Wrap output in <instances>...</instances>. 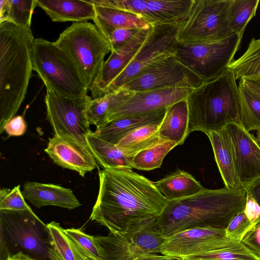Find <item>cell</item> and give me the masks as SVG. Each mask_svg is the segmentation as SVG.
<instances>
[{
    "instance_id": "cell-1",
    "label": "cell",
    "mask_w": 260,
    "mask_h": 260,
    "mask_svg": "<svg viewBox=\"0 0 260 260\" xmlns=\"http://www.w3.org/2000/svg\"><path fill=\"white\" fill-rule=\"evenodd\" d=\"M99 177V193L90 219L113 234H125L156 219L168 202L153 182L132 169H103Z\"/></svg>"
},
{
    "instance_id": "cell-2",
    "label": "cell",
    "mask_w": 260,
    "mask_h": 260,
    "mask_svg": "<svg viewBox=\"0 0 260 260\" xmlns=\"http://www.w3.org/2000/svg\"><path fill=\"white\" fill-rule=\"evenodd\" d=\"M245 188H204L193 196L168 201L156 219L158 231L165 237L193 228H226L232 218L244 210Z\"/></svg>"
},
{
    "instance_id": "cell-3",
    "label": "cell",
    "mask_w": 260,
    "mask_h": 260,
    "mask_svg": "<svg viewBox=\"0 0 260 260\" xmlns=\"http://www.w3.org/2000/svg\"><path fill=\"white\" fill-rule=\"evenodd\" d=\"M31 27L0 22V134L23 103L33 70Z\"/></svg>"
},
{
    "instance_id": "cell-4",
    "label": "cell",
    "mask_w": 260,
    "mask_h": 260,
    "mask_svg": "<svg viewBox=\"0 0 260 260\" xmlns=\"http://www.w3.org/2000/svg\"><path fill=\"white\" fill-rule=\"evenodd\" d=\"M233 71L228 68L216 78L193 89L186 100L189 113V133L206 135L228 123L240 121V96Z\"/></svg>"
},
{
    "instance_id": "cell-5",
    "label": "cell",
    "mask_w": 260,
    "mask_h": 260,
    "mask_svg": "<svg viewBox=\"0 0 260 260\" xmlns=\"http://www.w3.org/2000/svg\"><path fill=\"white\" fill-rule=\"evenodd\" d=\"M1 260L25 254L38 260H60L50 229L31 209L0 210Z\"/></svg>"
},
{
    "instance_id": "cell-6",
    "label": "cell",
    "mask_w": 260,
    "mask_h": 260,
    "mask_svg": "<svg viewBox=\"0 0 260 260\" xmlns=\"http://www.w3.org/2000/svg\"><path fill=\"white\" fill-rule=\"evenodd\" d=\"M33 70L46 87L62 96H85L89 91L71 58L55 42L37 38L31 50Z\"/></svg>"
},
{
    "instance_id": "cell-7",
    "label": "cell",
    "mask_w": 260,
    "mask_h": 260,
    "mask_svg": "<svg viewBox=\"0 0 260 260\" xmlns=\"http://www.w3.org/2000/svg\"><path fill=\"white\" fill-rule=\"evenodd\" d=\"M56 43L71 58L90 91L106 56L112 52L107 38L89 22H74L59 34Z\"/></svg>"
},
{
    "instance_id": "cell-8",
    "label": "cell",
    "mask_w": 260,
    "mask_h": 260,
    "mask_svg": "<svg viewBox=\"0 0 260 260\" xmlns=\"http://www.w3.org/2000/svg\"><path fill=\"white\" fill-rule=\"evenodd\" d=\"M243 36L236 33L223 39L194 44L178 43L174 55L203 82L222 74L233 61Z\"/></svg>"
},
{
    "instance_id": "cell-9",
    "label": "cell",
    "mask_w": 260,
    "mask_h": 260,
    "mask_svg": "<svg viewBox=\"0 0 260 260\" xmlns=\"http://www.w3.org/2000/svg\"><path fill=\"white\" fill-rule=\"evenodd\" d=\"M91 99L88 95L77 98L67 97L46 89V119L55 135L63 140L88 147L87 138L92 131L88 109Z\"/></svg>"
},
{
    "instance_id": "cell-10",
    "label": "cell",
    "mask_w": 260,
    "mask_h": 260,
    "mask_svg": "<svg viewBox=\"0 0 260 260\" xmlns=\"http://www.w3.org/2000/svg\"><path fill=\"white\" fill-rule=\"evenodd\" d=\"M231 0H193L187 18L180 27V43L194 44L219 40L233 33L227 16Z\"/></svg>"
},
{
    "instance_id": "cell-11",
    "label": "cell",
    "mask_w": 260,
    "mask_h": 260,
    "mask_svg": "<svg viewBox=\"0 0 260 260\" xmlns=\"http://www.w3.org/2000/svg\"><path fill=\"white\" fill-rule=\"evenodd\" d=\"M184 21L153 25L143 45L126 68L108 86L104 95L120 89L153 62L174 54L178 33Z\"/></svg>"
},
{
    "instance_id": "cell-12",
    "label": "cell",
    "mask_w": 260,
    "mask_h": 260,
    "mask_svg": "<svg viewBox=\"0 0 260 260\" xmlns=\"http://www.w3.org/2000/svg\"><path fill=\"white\" fill-rule=\"evenodd\" d=\"M203 82L174 54H171L147 66L121 88L133 92L176 88L194 89Z\"/></svg>"
},
{
    "instance_id": "cell-13",
    "label": "cell",
    "mask_w": 260,
    "mask_h": 260,
    "mask_svg": "<svg viewBox=\"0 0 260 260\" xmlns=\"http://www.w3.org/2000/svg\"><path fill=\"white\" fill-rule=\"evenodd\" d=\"M94 6L137 14L151 25L185 21L193 0H89Z\"/></svg>"
},
{
    "instance_id": "cell-14",
    "label": "cell",
    "mask_w": 260,
    "mask_h": 260,
    "mask_svg": "<svg viewBox=\"0 0 260 260\" xmlns=\"http://www.w3.org/2000/svg\"><path fill=\"white\" fill-rule=\"evenodd\" d=\"M234 241L225 237V229L211 226L186 229L167 238L161 254L183 258L228 245Z\"/></svg>"
},
{
    "instance_id": "cell-15",
    "label": "cell",
    "mask_w": 260,
    "mask_h": 260,
    "mask_svg": "<svg viewBox=\"0 0 260 260\" xmlns=\"http://www.w3.org/2000/svg\"><path fill=\"white\" fill-rule=\"evenodd\" d=\"M232 149L237 173L243 188L260 179V147L255 138L240 124L224 126Z\"/></svg>"
},
{
    "instance_id": "cell-16",
    "label": "cell",
    "mask_w": 260,
    "mask_h": 260,
    "mask_svg": "<svg viewBox=\"0 0 260 260\" xmlns=\"http://www.w3.org/2000/svg\"><path fill=\"white\" fill-rule=\"evenodd\" d=\"M193 89L176 88L135 92L131 98L116 109L107 123L116 119L168 108L186 99Z\"/></svg>"
},
{
    "instance_id": "cell-17",
    "label": "cell",
    "mask_w": 260,
    "mask_h": 260,
    "mask_svg": "<svg viewBox=\"0 0 260 260\" xmlns=\"http://www.w3.org/2000/svg\"><path fill=\"white\" fill-rule=\"evenodd\" d=\"M152 26L149 29L140 30L125 44L110 53L90 89L92 99L104 96L108 86L126 68L143 45Z\"/></svg>"
},
{
    "instance_id": "cell-18",
    "label": "cell",
    "mask_w": 260,
    "mask_h": 260,
    "mask_svg": "<svg viewBox=\"0 0 260 260\" xmlns=\"http://www.w3.org/2000/svg\"><path fill=\"white\" fill-rule=\"evenodd\" d=\"M44 151L54 163L76 171L82 177L98 167L88 147L63 140L56 135L49 139Z\"/></svg>"
},
{
    "instance_id": "cell-19",
    "label": "cell",
    "mask_w": 260,
    "mask_h": 260,
    "mask_svg": "<svg viewBox=\"0 0 260 260\" xmlns=\"http://www.w3.org/2000/svg\"><path fill=\"white\" fill-rule=\"evenodd\" d=\"M22 192L24 199L38 208L54 206L72 210L81 205L71 189L58 185L27 181Z\"/></svg>"
},
{
    "instance_id": "cell-20",
    "label": "cell",
    "mask_w": 260,
    "mask_h": 260,
    "mask_svg": "<svg viewBox=\"0 0 260 260\" xmlns=\"http://www.w3.org/2000/svg\"><path fill=\"white\" fill-rule=\"evenodd\" d=\"M104 260H182V258L147 252L122 234L94 236Z\"/></svg>"
},
{
    "instance_id": "cell-21",
    "label": "cell",
    "mask_w": 260,
    "mask_h": 260,
    "mask_svg": "<svg viewBox=\"0 0 260 260\" xmlns=\"http://www.w3.org/2000/svg\"><path fill=\"white\" fill-rule=\"evenodd\" d=\"M167 108L116 119L96 128L93 133L100 139L116 145L122 138L136 128L149 124L160 123Z\"/></svg>"
},
{
    "instance_id": "cell-22",
    "label": "cell",
    "mask_w": 260,
    "mask_h": 260,
    "mask_svg": "<svg viewBox=\"0 0 260 260\" xmlns=\"http://www.w3.org/2000/svg\"><path fill=\"white\" fill-rule=\"evenodd\" d=\"M36 1L37 7L53 22H87L95 16L94 6L88 0Z\"/></svg>"
},
{
    "instance_id": "cell-23",
    "label": "cell",
    "mask_w": 260,
    "mask_h": 260,
    "mask_svg": "<svg viewBox=\"0 0 260 260\" xmlns=\"http://www.w3.org/2000/svg\"><path fill=\"white\" fill-rule=\"evenodd\" d=\"M206 135L212 147L215 160L225 188L232 190L243 188L237 173L233 153L225 128L209 132Z\"/></svg>"
},
{
    "instance_id": "cell-24",
    "label": "cell",
    "mask_w": 260,
    "mask_h": 260,
    "mask_svg": "<svg viewBox=\"0 0 260 260\" xmlns=\"http://www.w3.org/2000/svg\"><path fill=\"white\" fill-rule=\"evenodd\" d=\"M94 6L95 16L93 21L107 39L111 31L116 28L143 29L152 26L137 14L111 8Z\"/></svg>"
},
{
    "instance_id": "cell-25",
    "label": "cell",
    "mask_w": 260,
    "mask_h": 260,
    "mask_svg": "<svg viewBox=\"0 0 260 260\" xmlns=\"http://www.w3.org/2000/svg\"><path fill=\"white\" fill-rule=\"evenodd\" d=\"M189 133V113L186 99L178 101L167 108L158 129L159 138L182 145Z\"/></svg>"
},
{
    "instance_id": "cell-26",
    "label": "cell",
    "mask_w": 260,
    "mask_h": 260,
    "mask_svg": "<svg viewBox=\"0 0 260 260\" xmlns=\"http://www.w3.org/2000/svg\"><path fill=\"white\" fill-rule=\"evenodd\" d=\"M87 141L90 151L104 169L133 168L134 154L100 139L93 132Z\"/></svg>"
},
{
    "instance_id": "cell-27",
    "label": "cell",
    "mask_w": 260,
    "mask_h": 260,
    "mask_svg": "<svg viewBox=\"0 0 260 260\" xmlns=\"http://www.w3.org/2000/svg\"><path fill=\"white\" fill-rule=\"evenodd\" d=\"M154 183L158 190L168 201L193 196L204 188L193 176L180 169H177Z\"/></svg>"
},
{
    "instance_id": "cell-28",
    "label": "cell",
    "mask_w": 260,
    "mask_h": 260,
    "mask_svg": "<svg viewBox=\"0 0 260 260\" xmlns=\"http://www.w3.org/2000/svg\"><path fill=\"white\" fill-rule=\"evenodd\" d=\"M134 93L121 88L102 98L91 99L88 109L90 125H94L96 128H99L106 124L116 109L131 98Z\"/></svg>"
},
{
    "instance_id": "cell-29",
    "label": "cell",
    "mask_w": 260,
    "mask_h": 260,
    "mask_svg": "<svg viewBox=\"0 0 260 260\" xmlns=\"http://www.w3.org/2000/svg\"><path fill=\"white\" fill-rule=\"evenodd\" d=\"M145 251L161 254V248L167 237L157 230L156 219L138 225L122 234Z\"/></svg>"
},
{
    "instance_id": "cell-30",
    "label": "cell",
    "mask_w": 260,
    "mask_h": 260,
    "mask_svg": "<svg viewBox=\"0 0 260 260\" xmlns=\"http://www.w3.org/2000/svg\"><path fill=\"white\" fill-rule=\"evenodd\" d=\"M240 124L250 132L260 129V99L240 80Z\"/></svg>"
},
{
    "instance_id": "cell-31",
    "label": "cell",
    "mask_w": 260,
    "mask_h": 260,
    "mask_svg": "<svg viewBox=\"0 0 260 260\" xmlns=\"http://www.w3.org/2000/svg\"><path fill=\"white\" fill-rule=\"evenodd\" d=\"M236 80L242 78L260 79V38H253L246 51L229 65Z\"/></svg>"
},
{
    "instance_id": "cell-32",
    "label": "cell",
    "mask_w": 260,
    "mask_h": 260,
    "mask_svg": "<svg viewBox=\"0 0 260 260\" xmlns=\"http://www.w3.org/2000/svg\"><path fill=\"white\" fill-rule=\"evenodd\" d=\"M36 0L0 1V22H11L19 26L30 27Z\"/></svg>"
},
{
    "instance_id": "cell-33",
    "label": "cell",
    "mask_w": 260,
    "mask_h": 260,
    "mask_svg": "<svg viewBox=\"0 0 260 260\" xmlns=\"http://www.w3.org/2000/svg\"><path fill=\"white\" fill-rule=\"evenodd\" d=\"M160 123L149 124L135 129L122 138L116 146L136 155L140 151L159 141Z\"/></svg>"
},
{
    "instance_id": "cell-34",
    "label": "cell",
    "mask_w": 260,
    "mask_h": 260,
    "mask_svg": "<svg viewBox=\"0 0 260 260\" xmlns=\"http://www.w3.org/2000/svg\"><path fill=\"white\" fill-rule=\"evenodd\" d=\"M177 146L174 142L160 139L155 144L136 154L133 159V168L142 171L159 168L165 156Z\"/></svg>"
},
{
    "instance_id": "cell-35",
    "label": "cell",
    "mask_w": 260,
    "mask_h": 260,
    "mask_svg": "<svg viewBox=\"0 0 260 260\" xmlns=\"http://www.w3.org/2000/svg\"><path fill=\"white\" fill-rule=\"evenodd\" d=\"M259 0H231L227 19L233 33L243 36L249 21L255 15Z\"/></svg>"
},
{
    "instance_id": "cell-36",
    "label": "cell",
    "mask_w": 260,
    "mask_h": 260,
    "mask_svg": "<svg viewBox=\"0 0 260 260\" xmlns=\"http://www.w3.org/2000/svg\"><path fill=\"white\" fill-rule=\"evenodd\" d=\"M182 260H260V258L241 242L234 241L222 247L183 257Z\"/></svg>"
},
{
    "instance_id": "cell-37",
    "label": "cell",
    "mask_w": 260,
    "mask_h": 260,
    "mask_svg": "<svg viewBox=\"0 0 260 260\" xmlns=\"http://www.w3.org/2000/svg\"><path fill=\"white\" fill-rule=\"evenodd\" d=\"M47 224L54 248L60 260H86L75 242L59 223L51 221Z\"/></svg>"
},
{
    "instance_id": "cell-38",
    "label": "cell",
    "mask_w": 260,
    "mask_h": 260,
    "mask_svg": "<svg viewBox=\"0 0 260 260\" xmlns=\"http://www.w3.org/2000/svg\"><path fill=\"white\" fill-rule=\"evenodd\" d=\"M65 230L85 257L90 260H104L102 249L94 236L87 235L78 229L71 228Z\"/></svg>"
},
{
    "instance_id": "cell-39",
    "label": "cell",
    "mask_w": 260,
    "mask_h": 260,
    "mask_svg": "<svg viewBox=\"0 0 260 260\" xmlns=\"http://www.w3.org/2000/svg\"><path fill=\"white\" fill-rule=\"evenodd\" d=\"M31 208L25 201L20 185L12 189L4 188L0 190V210L21 211Z\"/></svg>"
},
{
    "instance_id": "cell-40",
    "label": "cell",
    "mask_w": 260,
    "mask_h": 260,
    "mask_svg": "<svg viewBox=\"0 0 260 260\" xmlns=\"http://www.w3.org/2000/svg\"><path fill=\"white\" fill-rule=\"evenodd\" d=\"M254 225L247 218L243 210L237 214L230 220L225 228V237L233 241L241 242Z\"/></svg>"
},
{
    "instance_id": "cell-41",
    "label": "cell",
    "mask_w": 260,
    "mask_h": 260,
    "mask_svg": "<svg viewBox=\"0 0 260 260\" xmlns=\"http://www.w3.org/2000/svg\"><path fill=\"white\" fill-rule=\"evenodd\" d=\"M141 29L133 28H116L109 34L108 39L112 51L116 50L128 42Z\"/></svg>"
},
{
    "instance_id": "cell-42",
    "label": "cell",
    "mask_w": 260,
    "mask_h": 260,
    "mask_svg": "<svg viewBox=\"0 0 260 260\" xmlns=\"http://www.w3.org/2000/svg\"><path fill=\"white\" fill-rule=\"evenodd\" d=\"M241 242L260 257V223L254 225L245 235Z\"/></svg>"
},
{
    "instance_id": "cell-43",
    "label": "cell",
    "mask_w": 260,
    "mask_h": 260,
    "mask_svg": "<svg viewBox=\"0 0 260 260\" xmlns=\"http://www.w3.org/2000/svg\"><path fill=\"white\" fill-rule=\"evenodd\" d=\"M26 129V122L22 116H15L6 124L4 131L9 136H20L24 134Z\"/></svg>"
},
{
    "instance_id": "cell-44",
    "label": "cell",
    "mask_w": 260,
    "mask_h": 260,
    "mask_svg": "<svg viewBox=\"0 0 260 260\" xmlns=\"http://www.w3.org/2000/svg\"><path fill=\"white\" fill-rule=\"evenodd\" d=\"M244 212L249 220L254 225L260 219V206L255 199L247 191Z\"/></svg>"
},
{
    "instance_id": "cell-45",
    "label": "cell",
    "mask_w": 260,
    "mask_h": 260,
    "mask_svg": "<svg viewBox=\"0 0 260 260\" xmlns=\"http://www.w3.org/2000/svg\"><path fill=\"white\" fill-rule=\"evenodd\" d=\"M260 99V79L242 78L240 80Z\"/></svg>"
},
{
    "instance_id": "cell-46",
    "label": "cell",
    "mask_w": 260,
    "mask_h": 260,
    "mask_svg": "<svg viewBox=\"0 0 260 260\" xmlns=\"http://www.w3.org/2000/svg\"><path fill=\"white\" fill-rule=\"evenodd\" d=\"M246 189L247 192L255 199L260 206V179L256 180ZM259 223H260V219L256 224Z\"/></svg>"
},
{
    "instance_id": "cell-47",
    "label": "cell",
    "mask_w": 260,
    "mask_h": 260,
    "mask_svg": "<svg viewBox=\"0 0 260 260\" xmlns=\"http://www.w3.org/2000/svg\"><path fill=\"white\" fill-rule=\"evenodd\" d=\"M8 260H38L33 258L25 254L19 253L10 256Z\"/></svg>"
},
{
    "instance_id": "cell-48",
    "label": "cell",
    "mask_w": 260,
    "mask_h": 260,
    "mask_svg": "<svg viewBox=\"0 0 260 260\" xmlns=\"http://www.w3.org/2000/svg\"><path fill=\"white\" fill-rule=\"evenodd\" d=\"M255 138L258 145L260 147V129L257 131L256 135Z\"/></svg>"
},
{
    "instance_id": "cell-49",
    "label": "cell",
    "mask_w": 260,
    "mask_h": 260,
    "mask_svg": "<svg viewBox=\"0 0 260 260\" xmlns=\"http://www.w3.org/2000/svg\"><path fill=\"white\" fill-rule=\"evenodd\" d=\"M86 260H90V259H88V258L86 257Z\"/></svg>"
},
{
    "instance_id": "cell-50",
    "label": "cell",
    "mask_w": 260,
    "mask_h": 260,
    "mask_svg": "<svg viewBox=\"0 0 260 260\" xmlns=\"http://www.w3.org/2000/svg\"><path fill=\"white\" fill-rule=\"evenodd\" d=\"M260 258V257H259Z\"/></svg>"
}]
</instances>
